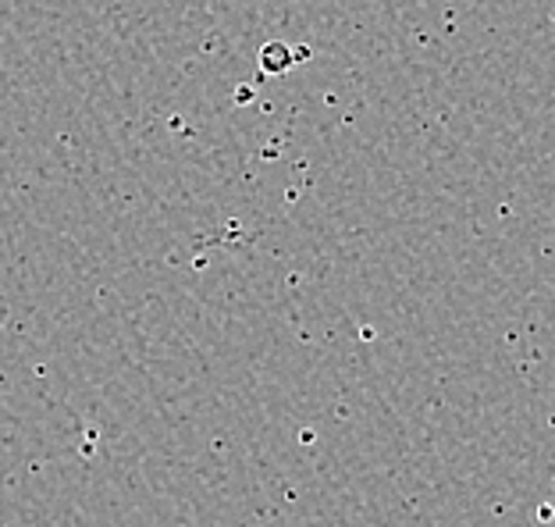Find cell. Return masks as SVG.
Returning <instances> with one entry per match:
<instances>
[]
</instances>
